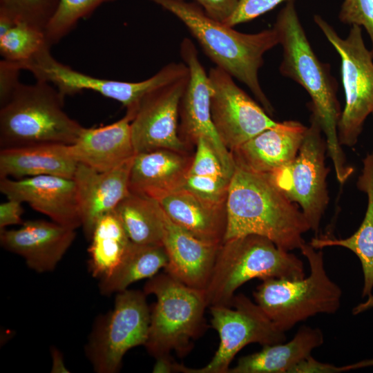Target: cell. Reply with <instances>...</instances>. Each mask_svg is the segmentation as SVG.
Returning <instances> with one entry per match:
<instances>
[{
  "instance_id": "b9f144b4",
  "label": "cell",
  "mask_w": 373,
  "mask_h": 373,
  "mask_svg": "<svg viewBox=\"0 0 373 373\" xmlns=\"http://www.w3.org/2000/svg\"><path fill=\"white\" fill-rule=\"evenodd\" d=\"M367 297V299L364 303L358 304L353 309L352 313L354 315L363 312L373 307V295L371 294Z\"/></svg>"
},
{
  "instance_id": "1f68e13d",
  "label": "cell",
  "mask_w": 373,
  "mask_h": 373,
  "mask_svg": "<svg viewBox=\"0 0 373 373\" xmlns=\"http://www.w3.org/2000/svg\"><path fill=\"white\" fill-rule=\"evenodd\" d=\"M59 0H0V13L45 30Z\"/></svg>"
},
{
  "instance_id": "484cf974",
  "label": "cell",
  "mask_w": 373,
  "mask_h": 373,
  "mask_svg": "<svg viewBox=\"0 0 373 373\" xmlns=\"http://www.w3.org/2000/svg\"><path fill=\"white\" fill-rule=\"evenodd\" d=\"M362 173L357 187L367 197V205L358 229L346 238L314 237L309 244L316 249L327 247H341L352 251L360 260L363 273L362 297L372 294L373 289V152L363 159Z\"/></svg>"
},
{
  "instance_id": "30bf717a",
  "label": "cell",
  "mask_w": 373,
  "mask_h": 373,
  "mask_svg": "<svg viewBox=\"0 0 373 373\" xmlns=\"http://www.w3.org/2000/svg\"><path fill=\"white\" fill-rule=\"evenodd\" d=\"M323 131L312 114L298 153L288 164L267 174L272 182L292 202L306 218L310 230L317 233L329 203L325 165L327 150Z\"/></svg>"
},
{
  "instance_id": "e575fe53",
  "label": "cell",
  "mask_w": 373,
  "mask_h": 373,
  "mask_svg": "<svg viewBox=\"0 0 373 373\" xmlns=\"http://www.w3.org/2000/svg\"><path fill=\"white\" fill-rule=\"evenodd\" d=\"M188 173L231 178L225 173L211 146L202 137L199 138L196 142L195 152Z\"/></svg>"
},
{
  "instance_id": "74e56055",
  "label": "cell",
  "mask_w": 373,
  "mask_h": 373,
  "mask_svg": "<svg viewBox=\"0 0 373 373\" xmlns=\"http://www.w3.org/2000/svg\"><path fill=\"white\" fill-rule=\"evenodd\" d=\"M186 1V0H182ZM213 19L224 22L233 12L238 0H193Z\"/></svg>"
},
{
  "instance_id": "8992f818",
  "label": "cell",
  "mask_w": 373,
  "mask_h": 373,
  "mask_svg": "<svg viewBox=\"0 0 373 373\" xmlns=\"http://www.w3.org/2000/svg\"><path fill=\"white\" fill-rule=\"evenodd\" d=\"M300 250L309 265L308 276L265 279L253 293L255 302L284 332L318 314H335L341 305L342 290L325 270L322 249L305 242Z\"/></svg>"
},
{
  "instance_id": "4fadbf2b",
  "label": "cell",
  "mask_w": 373,
  "mask_h": 373,
  "mask_svg": "<svg viewBox=\"0 0 373 373\" xmlns=\"http://www.w3.org/2000/svg\"><path fill=\"white\" fill-rule=\"evenodd\" d=\"M208 76L211 88V119L221 141L230 152L278 124L224 70L216 66L209 70Z\"/></svg>"
},
{
  "instance_id": "f546056e",
  "label": "cell",
  "mask_w": 373,
  "mask_h": 373,
  "mask_svg": "<svg viewBox=\"0 0 373 373\" xmlns=\"http://www.w3.org/2000/svg\"><path fill=\"white\" fill-rule=\"evenodd\" d=\"M46 46L44 30L23 21H16L0 35V54L3 59L12 62H26Z\"/></svg>"
},
{
  "instance_id": "d6a6232c",
  "label": "cell",
  "mask_w": 373,
  "mask_h": 373,
  "mask_svg": "<svg viewBox=\"0 0 373 373\" xmlns=\"http://www.w3.org/2000/svg\"><path fill=\"white\" fill-rule=\"evenodd\" d=\"M230 178L199 175L188 173L180 189H184L207 201L225 204Z\"/></svg>"
},
{
  "instance_id": "603a6c76",
  "label": "cell",
  "mask_w": 373,
  "mask_h": 373,
  "mask_svg": "<svg viewBox=\"0 0 373 373\" xmlns=\"http://www.w3.org/2000/svg\"><path fill=\"white\" fill-rule=\"evenodd\" d=\"M165 214L195 237L220 245L227 228L226 204H218L179 189L154 198Z\"/></svg>"
},
{
  "instance_id": "d4e9b609",
  "label": "cell",
  "mask_w": 373,
  "mask_h": 373,
  "mask_svg": "<svg viewBox=\"0 0 373 373\" xmlns=\"http://www.w3.org/2000/svg\"><path fill=\"white\" fill-rule=\"evenodd\" d=\"M324 342L318 327L301 326L289 342L262 346V349L240 357L227 373H289Z\"/></svg>"
},
{
  "instance_id": "52a82bcc",
  "label": "cell",
  "mask_w": 373,
  "mask_h": 373,
  "mask_svg": "<svg viewBox=\"0 0 373 373\" xmlns=\"http://www.w3.org/2000/svg\"><path fill=\"white\" fill-rule=\"evenodd\" d=\"M144 291L157 298L144 344L147 351L155 358L169 356L173 351L179 356L186 355L192 341L206 327L204 290L191 287L165 272L149 278Z\"/></svg>"
},
{
  "instance_id": "836d02e7",
  "label": "cell",
  "mask_w": 373,
  "mask_h": 373,
  "mask_svg": "<svg viewBox=\"0 0 373 373\" xmlns=\"http://www.w3.org/2000/svg\"><path fill=\"white\" fill-rule=\"evenodd\" d=\"M339 19L351 26H363L370 39L373 52V0H344Z\"/></svg>"
},
{
  "instance_id": "9c48e42d",
  "label": "cell",
  "mask_w": 373,
  "mask_h": 373,
  "mask_svg": "<svg viewBox=\"0 0 373 373\" xmlns=\"http://www.w3.org/2000/svg\"><path fill=\"white\" fill-rule=\"evenodd\" d=\"M46 46L30 60L20 64L22 70L32 73L37 80L48 82L60 93L74 95L92 90L115 99L126 109L137 108L142 99L153 89L177 80L189 73L184 63H170L151 77L137 82L98 78L79 72L56 60Z\"/></svg>"
},
{
  "instance_id": "6da1fadb",
  "label": "cell",
  "mask_w": 373,
  "mask_h": 373,
  "mask_svg": "<svg viewBox=\"0 0 373 373\" xmlns=\"http://www.w3.org/2000/svg\"><path fill=\"white\" fill-rule=\"evenodd\" d=\"M278 32L283 57L279 70L300 84L312 99L309 105L318 121L336 177L344 184L354 169L347 165L339 142L338 124L341 111L337 98V84L329 66L321 62L314 52L300 23L294 0H288L277 16L273 27Z\"/></svg>"
},
{
  "instance_id": "44dd1931",
  "label": "cell",
  "mask_w": 373,
  "mask_h": 373,
  "mask_svg": "<svg viewBox=\"0 0 373 373\" xmlns=\"http://www.w3.org/2000/svg\"><path fill=\"white\" fill-rule=\"evenodd\" d=\"M136 109H126L119 120L99 127L84 128L70 150L78 163L98 171L111 170L133 158L131 122Z\"/></svg>"
},
{
  "instance_id": "60d3db41",
  "label": "cell",
  "mask_w": 373,
  "mask_h": 373,
  "mask_svg": "<svg viewBox=\"0 0 373 373\" xmlns=\"http://www.w3.org/2000/svg\"><path fill=\"white\" fill-rule=\"evenodd\" d=\"M52 355V369L51 372L52 373H68L70 371L66 367L62 354L60 352L55 349L52 348L51 350Z\"/></svg>"
},
{
  "instance_id": "ac0fdd59",
  "label": "cell",
  "mask_w": 373,
  "mask_h": 373,
  "mask_svg": "<svg viewBox=\"0 0 373 373\" xmlns=\"http://www.w3.org/2000/svg\"><path fill=\"white\" fill-rule=\"evenodd\" d=\"M75 236V229L43 220H27L19 229L0 231L1 246L23 257L39 273L54 270Z\"/></svg>"
},
{
  "instance_id": "7402d4cb",
  "label": "cell",
  "mask_w": 373,
  "mask_h": 373,
  "mask_svg": "<svg viewBox=\"0 0 373 373\" xmlns=\"http://www.w3.org/2000/svg\"><path fill=\"white\" fill-rule=\"evenodd\" d=\"M193 157L190 152L167 149L135 154L130 171V191L155 198L180 189Z\"/></svg>"
},
{
  "instance_id": "9a60e30c",
  "label": "cell",
  "mask_w": 373,
  "mask_h": 373,
  "mask_svg": "<svg viewBox=\"0 0 373 373\" xmlns=\"http://www.w3.org/2000/svg\"><path fill=\"white\" fill-rule=\"evenodd\" d=\"M189 79V73L153 89L140 102L131 124L135 154L160 149L191 153L178 133L180 105Z\"/></svg>"
},
{
  "instance_id": "5bb4252c",
  "label": "cell",
  "mask_w": 373,
  "mask_h": 373,
  "mask_svg": "<svg viewBox=\"0 0 373 373\" xmlns=\"http://www.w3.org/2000/svg\"><path fill=\"white\" fill-rule=\"evenodd\" d=\"M180 55L189 68V79L180 105L179 136L190 149L195 146L199 138H204L216 153L225 173L231 178L236 164L214 127L211 115V88L209 76L194 44L189 38L181 42Z\"/></svg>"
},
{
  "instance_id": "4dcf8cb0",
  "label": "cell",
  "mask_w": 373,
  "mask_h": 373,
  "mask_svg": "<svg viewBox=\"0 0 373 373\" xmlns=\"http://www.w3.org/2000/svg\"><path fill=\"white\" fill-rule=\"evenodd\" d=\"M115 0H59L57 9L45 28L49 46L67 35L78 21L89 16L99 6Z\"/></svg>"
},
{
  "instance_id": "8fae6325",
  "label": "cell",
  "mask_w": 373,
  "mask_h": 373,
  "mask_svg": "<svg viewBox=\"0 0 373 373\" xmlns=\"http://www.w3.org/2000/svg\"><path fill=\"white\" fill-rule=\"evenodd\" d=\"M211 323L218 333L220 344L210 362L201 368H189L175 362L174 372L227 373L235 356L245 346L283 343L284 332L278 329L256 303L242 294L235 295L231 307L211 306Z\"/></svg>"
},
{
  "instance_id": "7c38bea8",
  "label": "cell",
  "mask_w": 373,
  "mask_h": 373,
  "mask_svg": "<svg viewBox=\"0 0 373 373\" xmlns=\"http://www.w3.org/2000/svg\"><path fill=\"white\" fill-rule=\"evenodd\" d=\"M146 295L138 290L126 289L117 293L114 308L87 347V354L95 372H117L128 350L144 345L151 321Z\"/></svg>"
},
{
  "instance_id": "e0dca14e",
  "label": "cell",
  "mask_w": 373,
  "mask_h": 373,
  "mask_svg": "<svg viewBox=\"0 0 373 373\" xmlns=\"http://www.w3.org/2000/svg\"><path fill=\"white\" fill-rule=\"evenodd\" d=\"M133 157L106 171H98L78 163L73 180L82 227L88 239H90L98 220L106 213L115 211L129 193L130 171Z\"/></svg>"
},
{
  "instance_id": "8d00e7d4",
  "label": "cell",
  "mask_w": 373,
  "mask_h": 373,
  "mask_svg": "<svg viewBox=\"0 0 373 373\" xmlns=\"http://www.w3.org/2000/svg\"><path fill=\"white\" fill-rule=\"evenodd\" d=\"M21 67L19 63L4 59L0 61V103L5 104L20 83Z\"/></svg>"
},
{
  "instance_id": "5b68a950",
  "label": "cell",
  "mask_w": 373,
  "mask_h": 373,
  "mask_svg": "<svg viewBox=\"0 0 373 373\" xmlns=\"http://www.w3.org/2000/svg\"><path fill=\"white\" fill-rule=\"evenodd\" d=\"M64 97L48 82H20L1 106V149L75 143L84 127L64 111Z\"/></svg>"
},
{
  "instance_id": "83f0119b",
  "label": "cell",
  "mask_w": 373,
  "mask_h": 373,
  "mask_svg": "<svg viewBox=\"0 0 373 373\" xmlns=\"http://www.w3.org/2000/svg\"><path fill=\"white\" fill-rule=\"evenodd\" d=\"M115 212L131 242L162 245L164 211L154 198L130 191Z\"/></svg>"
},
{
  "instance_id": "f1b7e54d",
  "label": "cell",
  "mask_w": 373,
  "mask_h": 373,
  "mask_svg": "<svg viewBox=\"0 0 373 373\" xmlns=\"http://www.w3.org/2000/svg\"><path fill=\"white\" fill-rule=\"evenodd\" d=\"M90 240L89 269L93 277L102 279L117 266L131 240L115 211L98 220Z\"/></svg>"
},
{
  "instance_id": "ba28073f",
  "label": "cell",
  "mask_w": 373,
  "mask_h": 373,
  "mask_svg": "<svg viewBox=\"0 0 373 373\" xmlns=\"http://www.w3.org/2000/svg\"><path fill=\"white\" fill-rule=\"evenodd\" d=\"M314 20L341 57L345 104L338 135L341 146H353L373 113V52L365 45L361 26L352 25L343 39L320 15H314Z\"/></svg>"
},
{
  "instance_id": "2e32d148",
  "label": "cell",
  "mask_w": 373,
  "mask_h": 373,
  "mask_svg": "<svg viewBox=\"0 0 373 373\" xmlns=\"http://www.w3.org/2000/svg\"><path fill=\"white\" fill-rule=\"evenodd\" d=\"M0 191L8 199L26 202L57 224L73 229L82 227L73 179L57 175L1 178Z\"/></svg>"
},
{
  "instance_id": "ab89813d",
  "label": "cell",
  "mask_w": 373,
  "mask_h": 373,
  "mask_svg": "<svg viewBox=\"0 0 373 373\" xmlns=\"http://www.w3.org/2000/svg\"><path fill=\"white\" fill-rule=\"evenodd\" d=\"M174 363L170 356L156 358V362L153 368L155 373H169L174 372Z\"/></svg>"
},
{
  "instance_id": "7a4b0ae2",
  "label": "cell",
  "mask_w": 373,
  "mask_h": 373,
  "mask_svg": "<svg viewBox=\"0 0 373 373\" xmlns=\"http://www.w3.org/2000/svg\"><path fill=\"white\" fill-rule=\"evenodd\" d=\"M224 240L256 234L287 251L300 249L309 223L297 204L291 201L267 174L236 165L226 200ZM223 240V241H224Z\"/></svg>"
},
{
  "instance_id": "d590c367",
  "label": "cell",
  "mask_w": 373,
  "mask_h": 373,
  "mask_svg": "<svg viewBox=\"0 0 373 373\" xmlns=\"http://www.w3.org/2000/svg\"><path fill=\"white\" fill-rule=\"evenodd\" d=\"M284 1L286 0H238L235 10L223 23L233 27L249 21L272 10Z\"/></svg>"
},
{
  "instance_id": "7bdbcfd3",
  "label": "cell",
  "mask_w": 373,
  "mask_h": 373,
  "mask_svg": "<svg viewBox=\"0 0 373 373\" xmlns=\"http://www.w3.org/2000/svg\"><path fill=\"white\" fill-rule=\"evenodd\" d=\"M372 116H373V113H372Z\"/></svg>"
},
{
  "instance_id": "cb8c5ba5",
  "label": "cell",
  "mask_w": 373,
  "mask_h": 373,
  "mask_svg": "<svg viewBox=\"0 0 373 373\" xmlns=\"http://www.w3.org/2000/svg\"><path fill=\"white\" fill-rule=\"evenodd\" d=\"M69 145L38 144L1 149L0 178L57 175L73 179L78 162Z\"/></svg>"
},
{
  "instance_id": "f35d334b",
  "label": "cell",
  "mask_w": 373,
  "mask_h": 373,
  "mask_svg": "<svg viewBox=\"0 0 373 373\" xmlns=\"http://www.w3.org/2000/svg\"><path fill=\"white\" fill-rule=\"evenodd\" d=\"M23 212L22 202L15 200L8 199L0 204V231L10 225L22 224L21 216Z\"/></svg>"
},
{
  "instance_id": "d6986e66",
  "label": "cell",
  "mask_w": 373,
  "mask_h": 373,
  "mask_svg": "<svg viewBox=\"0 0 373 373\" xmlns=\"http://www.w3.org/2000/svg\"><path fill=\"white\" fill-rule=\"evenodd\" d=\"M162 245L168 256L165 272L191 287L204 290L220 245L195 237L164 212Z\"/></svg>"
},
{
  "instance_id": "3957f363",
  "label": "cell",
  "mask_w": 373,
  "mask_h": 373,
  "mask_svg": "<svg viewBox=\"0 0 373 373\" xmlns=\"http://www.w3.org/2000/svg\"><path fill=\"white\" fill-rule=\"evenodd\" d=\"M171 12L187 28L209 58L245 84L269 115L274 108L259 82L258 71L266 52L279 44L273 28L247 34L209 17L196 3L182 0H149Z\"/></svg>"
},
{
  "instance_id": "277c9868",
  "label": "cell",
  "mask_w": 373,
  "mask_h": 373,
  "mask_svg": "<svg viewBox=\"0 0 373 373\" xmlns=\"http://www.w3.org/2000/svg\"><path fill=\"white\" fill-rule=\"evenodd\" d=\"M304 277L303 262L296 255L266 237L249 234L220 244L204 292L209 307H231L235 291L251 279Z\"/></svg>"
},
{
  "instance_id": "4316f807",
  "label": "cell",
  "mask_w": 373,
  "mask_h": 373,
  "mask_svg": "<svg viewBox=\"0 0 373 373\" xmlns=\"http://www.w3.org/2000/svg\"><path fill=\"white\" fill-rule=\"evenodd\" d=\"M167 264L168 256L163 245L131 242L115 269L100 279V291L102 294L110 295L124 291L135 282L152 278Z\"/></svg>"
},
{
  "instance_id": "ffe728a7",
  "label": "cell",
  "mask_w": 373,
  "mask_h": 373,
  "mask_svg": "<svg viewBox=\"0 0 373 373\" xmlns=\"http://www.w3.org/2000/svg\"><path fill=\"white\" fill-rule=\"evenodd\" d=\"M307 129L298 121L278 122L231 152L235 164L253 172L269 174L296 157Z\"/></svg>"
}]
</instances>
